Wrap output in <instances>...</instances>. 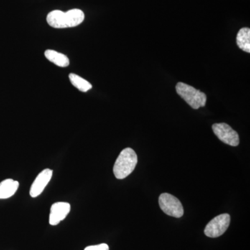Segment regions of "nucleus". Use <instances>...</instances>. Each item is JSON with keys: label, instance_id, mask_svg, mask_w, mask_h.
I'll return each instance as SVG.
<instances>
[{"label": "nucleus", "instance_id": "f257e3e1", "mask_svg": "<svg viewBox=\"0 0 250 250\" xmlns=\"http://www.w3.org/2000/svg\"><path fill=\"white\" fill-rule=\"evenodd\" d=\"M84 18V14L80 9H71L67 12L55 10L47 15V22L50 27L55 29H64L80 25Z\"/></svg>", "mask_w": 250, "mask_h": 250}, {"label": "nucleus", "instance_id": "f03ea898", "mask_svg": "<svg viewBox=\"0 0 250 250\" xmlns=\"http://www.w3.org/2000/svg\"><path fill=\"white\" fill-rule=\"evenodd\" d=\"M137 163L138 156L134 149L125 148L116 159L113 166V173L117 179L126 178L134 170Z\"/></svg>", "mask_w": 250, "mask_h": 250}, {"label": "nucleus", "instance_id": "7ed1b4c3", "mask_svg": "<svg viewBox=\"0 0 250 250\" xmlns=\"http://www.w3.org/2000/svg\"><path fill=\"white\" fill-rule=\"evenodd\" d=\"M176 90L179 96L183 98L184 101L194 109H198L199 108L205 106L207 95L200 90L183 82H179L176 85Z\"/></svg>", "mask_w": 250, "mask_h": 250}, {"label": "nucleus", "instance_id": "20e7f679", "mask_svg": "<svg viewBox=\"0 0 250 250\" xmlns=\"http://www.w3.org/2000/svg\"><path fill=\"white\" fill-rule=\"evenodd\" d=\"M161 209L170 216L179 218L183 216L184 208L177 197L169 193H162L159 199Z\"/></svg>", "mask_w": 250, "mask_h": 250}, {"label": "nucleus", "instance_id": "39448f33", "mask_svg": "<svg viewBox=\"0 0 250 250\" xmlns=\"http://www.w3.org/2000/svg\"><path fill=\"white\" fill-rule=\"evenodd\" d=\"M231 222V217L228 213L219 215L207 224L205 229L206 236L209 238H218L228 229Z\"/></svg>", "mask_w": 250, "mask_h": 250}, {"label": "nucleus", "instance_id": "423d86ee", "mask_svg": "<svg viewBox=\"0 0 250 250\" xmlns=\"http://www.w3.org/2000/svg\"><path fill=\"white\" fill-rule=\"evenodd\" d=\"M213 132L222 142L229 146L236 147L239 145V136L226 123H215L212 126Z\"/></svg>", "mask_w": 250, "mask_h": 250}, {"label": "nucleus", "instance_id": "0eeeda50", "mask_svg": "<svg viewBox=\"0 0 250 250\" xmlns=\"http://www.w3.org/2000/svg\"><path fill=\"white\" fill-rule=\"evenodd\" d=\"M70 205L67 202H57L51 207L49 214V224L51 225H58L61 221L66 218L70 211Z\"/></svg>", "mask_w": 250, "mask_h": 250}, {"label": "nucleus", "instance_id": "6e6552de", "mask_svg": "<svg viewBox=\"0 0 250 250\" xmlns=\"http://www.w3.org/2000/svg\"><path fill=\"white\" fill-rule=\"evenodd\" d=\"M52 174H53V171L50 169H45L37 176L31 187L30 195L31 197L39 196L43 192L44 189L52 179Z\"/></svg>", "mask_w": 250, "mask_h": 250}, {"label": "nucleus", "instance_id": "1a4fd4ad", "mask_svg": "<svg viewBox=\"0 0 250 250\" xmlns=\"http://www.w3.org/2000/svg\"><path fill=\"white\" fill-rule=\"evenodd\" d=\"M19 187V182L11 179H6L0 183V199H7L16 193Z\"/></svg>", "mask_w": 250, "mask_h": 250}, {"label": "nucleus", "instance_id": "9d476101", "mask_svg": "<svg viewBox=\"0 0 250 250\" xmlns=\"http://www.w3.org/2000/svg\"><path fill=\"white\" fill-rule=\"evenodd\" d=\"M45 57L49 62H53L59 67H65L70 65V60L65 54L52 49H47L45 52Z\"/></svg>", "mask_w": 250, "mask_h": 250}, {"label": "nucleus", "instance_id": "9b49d317", "mask_svg": "<svg viewBox=\"0 0 250 250\" xmlns=\"http://www.w3.org/2000/svg\"><path fill=\"white\" fill-rule=\"evenodd\" d=\"M236 43L238 47L244 52H250V28H242L236 36Z\"/></svg>", "mask_w": 250, "mask_h": 250}, {"label": "nucleus", "instance_id": "f8f14e48", "mask_svg": "<svg viewBox=\"0 0 250 250\" xmlns=\"http://www.w3.org/2000/svg\"><path fill=\"white\" fill-rule=\"evenodd\" d=\"M70 82L75 88L80 90L81 92H88V90L91 89L92 85L88 81L84 80L76 74L71 73L69 75Z\"/></svg>", "mask_w": 250, "mask_h": 250}, {"label": "nucleus", "instance_id": "ddd939ff", "mask_svg": "<svg viewBox=\"0 0 250 250\" xmlns=\"http://www.w3.org/2000/svg\"><path fill=\"white\" fill-rule=\"evenodd\" d=\"M84 250H109V247L107 244L102 243V244L97 245V246L87 247Z\"/></svg>", "mask_w": 250, "mask_h": 250}]
</instances>
